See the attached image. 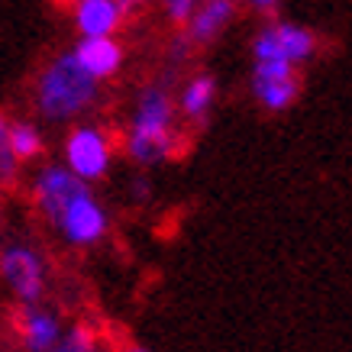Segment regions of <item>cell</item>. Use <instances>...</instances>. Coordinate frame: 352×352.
<instances>
[{
    "instance_id": "cell-16",
    "label": "cell",
    "mask_w": 352,
    "mask_h": 352,
    "mask_svg": "<svg viewBox=\"0 0 352 352\" xmlns=\"http://www.w3.org/2000/svg\"><path fill=\"white\" fill-rule=\"evenodd\" d=\"M97 349V336L91 327H85V323H75L72 330L62 333V340L55 342L49 352H94Z\"/></svg>"
},
{
    "instance_id": "cell-17",
    "label": "cell",
    "mask_w": 352,
    "mask_h": 352,
    "mask_svg": "<svg viewBox=\"0 0 352 352\" xmlns=\"http://www.w3.org/2000/svg\"><path fill=\"white\" fill-rule=\"evenodd\" d=\"M298 68L291 62H252V75L249 78H258V81H285V78H294Z\"/></svg>"
},
{
    "instance_id": "cell-24",
    "label": "cell",
    "mask_w": 352,
    "mask_h": 352,
    "mask_svg": "<svg viewBox=\"0 0 352 352\" xmlns=\"http://www.w3.org/2000/svg\"><path fill=\"white\" fill-rule=\"evenodd\" d=\"M0 217H3V204H0Z\"/></svg>"
},
{
    "instance_id": "cell-10",
    "label": "cell",
    "mask_w": 352,
    "mask_h": 352,
    "mask_svg": "<svg viewBox=\"0 0 352 352\" xmlns=\"http://www.w3.org/2000/svg\"><path fill=\"white\" fill-rule=\"evenodd\" d=\"M236 20V0H201L194 16L184 26V39L191 45H210Z\"/></svg>"
},
{
    "instance_id": "cell-23",
    "label": "cell",
    "mask_w": 352,
    "mask_h": 352,
    "mask_svg": "<svg viewBox=\"0 0 352 352\" xmlns=\"http://www.w3.org/2000/svg\"><path fill=\"white\" fill-rule=\"evenodd\" d=\"M123 3H126V10H129V7H139V3H146V0H123Z\"/></svg>"
},
{
    "instance_id": "cell-20",
    "label": "cell",
    "mask_w": 352,
    "mask_h": 352,
    "mask_svg": "<svg viewBox=\"0 0 352 352\" xmlns=\"http://www.w3.org/2000/svg\"><path fill=\"white\" fill-rule=\"evenodd\" d=\"M249 10H256V13H262V16H275L278 13V3L281 0H243Z\"/></svg>"
},
{
    "instance_id": "cell-6",
    "label": "cell",
    "mask_w": 352,
    "mask_h": 352,
    "mask_svg": "<svg viewBox=\"0 0 352 352\" xmlns=\"http://www.w3.org/2000/svg\"><path fill=\"white\" fill-rule=\"evenodd\" d=\"M85 188H91V184L75 178L62 162H43L30 182V197H32V207L39 210V217L45 223H52L55 217L62 214L65 204L72 201L75 194H81Z\"/></svg>"
},
{
    "instance_id": "cell-14",
    "label": "cell",
    "mask_w": 352,
    "mask_h": 352,
    "mask_svg": "<svg viewBox=\"0 0 352 352\" xmlns=\"http://www.w3.org/2000/svg\"><path fill=\"white\" fill-rule=\"evenodd\" d=\"M10 146L20 165L43 159L45 136H43V129H39V123L36 120H10Z\"/></svg>"
},
{
    "instance_id": "cell-21",
    "label": "cell",
    "mask_w": 352,
    "mask_h": 352,
    "mask_svg": "<svg viewBox=\"0 0 352 352\" xmlns=\"http://www.w3.org/2000/svg\"><path fill=\"white\" fill-rule=\"evenodd\" d=\"M123 352H152V349H146V346H129V349H123Z\"/></svg>"
},
{
    "instance_id": "cell-2",
    "label": "cell",
    "mask_w": 352,
    "mask_h": 352,
    "mask_svg": "<svg viewBox=\"0 0 352 352\" xmlns=\"http://www.w3.org/2000/svg\"><path fill=\"white\" fill-rule=\"evenodd\" d=\"M175 97L162 81L146 85L136 94L129 129L123 136V152L139 168H155L168 162L178 149V133H175Z\"/></svg>"
},
{
    "instance_id": "cell-22",
    "label": "cell",
    "mask_w": 352,
    "mask_h": 352,
    "mask_svg": "<svg viewBox=\"0 0 352 352\" xmlns=\"http://www.w3.org/2000/svg\"><path fill=\"white\" fill-rule=\"evenodd\" d=\"M55 3H58V7H75L78 0H55Z\"/></svg>"
},
{
    "instance_id": "cell-18",
    "label": "cell",
    "mask_w": 352,
    "mask_h": 352,
    "mask_svg": "<svg viewBox=\"0 0 352 352\" xmlns=\"http://www.w3.org/2000/svg\"><path fill=\"white\" fill-rule=\"evenodd\" d=\"M197 3H201V0H162L165 16H168L175 26H188V20H191L194 10H197Z\"/></svg>"
},
{
    "instance_id": "cell-19",
    "label": "cell",
    "mask_w": 352,
    "mask_h": 352,
    "mask_svg": "<svg viewBox=\"0 0 352 352\" xmlns=\"http://www.w3.org/2000/svg\"><path fill=\"white\" fill-rule=\"evenodd\" d=\"M129 194H133V201H139V204H146L152 197V184H149V178H133V184H129Z\"/></svg>"
},
{
    "instance_id": "cell-7",
    "label": "cell",
    "mask_w": 352,
    "mask_h": 352,
    "mask_svg": "<svg viewBox=\"0 0 352 352\" xmlns=\"http://www.w3.org/2000/svg\"><path fill=\"white\" fill-rule=\"evenodd\" d=\"M75 58L81 62L87 75L94 78L97 85H104L110 78L120 75V68L126 62V49L117 36H97V39H78L75 43Z\"/></svg>"
},
{
    "instance_id": "cell-13",
    "label": "cell",
    "mask_w": 352,
    "mask_h": 352,
    "mask_svg": "<svg viewBox=\"0 0 352 352\" xmlns=\"http://www.w3.org/2000/svg\"><path fill=\"white\" fill-rule=\"evenodd\" d=\"M275 30H278V43H281V52L288 58L294 68L304 62H310L317 55V32L310 26H300V23H291V20H275Z\"/></svg>"
},
{
    "instance_id": "cell-1",
    "label": "cell",
    "mask_w": 352,
    "mask_h": 352,
    "mask_svg": "<svg viewBox=\"0 0 352 352\" xmlns=\"http://www.w3.org/2000/svg\"><path fill=\"white\" fill-rule=\"evenodd\" d=\"M100 85L87 75L72 49L55 52L32 78V110L45 123H72L97 104Z\"/></svg>"
},
{
    "instance_id": "cell-15",
    "label": "cell",
    "mask_w": 352,
    "mask_h": 352,
    "mask_svg": "<svg viewBox=\"0 0 352 352\" xmlns=\"http://www.w3.org/2000/svg\"><path fill=\"white\" fill-rule=\"evenodd\" d=\"M20 182V162L10 146V117L0 110V188H13Z\"/></svg>"
},
{
    "instance_id": "cell-12",
    "label": "cell",
    "mask_w": 352,
    "mask_h": 352,
    "mask_svg": "<svg viewBox=\"0 0 352 352\" xmlns=\"http://www.w3.org/2000/svg\"><path fill=\"white\" fill-rule=\"evenodd\" d=\"M249 94L258 100V107L268 113H285L298 104L300 97V78H285V81H258L249 78Z\"/></svg>"
},
{
    "instance_id": "cell-11",
    "label": "cell",
    "mask_w": 352,
    "mask_h": 352,
    "mask_svg": "<svg viewBox=\"0 0 352 352\" xmlns=\"http://www.w3.org/2000/svg\"><path fill=\"white\" fill-rule=\"evenodd\" d=\"M214 104H217V78L201 72V75H194L188 85L182 87V94L175 100V107L182 113L188 123L194 126H207V120L214 113Z\"/></svg>"
},
{
    "instance_id": "cell-25",
    "label": "cell",
    "mask_w": 352,
    "mask_h": 352,
    "mask_svg": "<svg viewBox=\"0 0 352 352\" xmlns=\"http://www.w3.org/2000/svg\"><path fill=\"white\" fill-rule=\"evenodd\" d=\"M94 352H97V349H94Z\"/></svg>"
},
{
    "instance_id": "cell-4",
    "label": "cell",
    "mask_w": 352,
    "mask_h": 352,
    "mask_svg": "<svg viewBox=\"0 0 352 352\" xmlns=\"http://www.w3.org/2000/svg\"><path fill=\"white\" fill-rule=\"evenodd\" d=\"M0 281L7 285L13 298L23 307L30 304H43L45 288H49V265L45 256L32 243L13 239L0 249Z\"/></svg>"
},
{
    "instance_id": "cell-9",
    "label": "cell",
    "mask_w": 352,
    "mask_h": 352,
    "mask_svg": "<svg viewBox=\"0 0 352 352\" xmlns=\"http://www.w3.org/2000/svg\"><path fill=\"white\" fill-rule=\"evenodd\" d=\"M16 327H20V340L26 352H49L65 333L62 317L55 310H49L45 304L23 307L20 317H16Z\"/></svg>"
},
{
    "instance_id": "cell-8",
    "label": "cell",
    "mask_w": 352,
    "mask_h": 352,
    "mask_svg": "<svg viewBox=\"0 0 352 352\" xmlns=\"http://www.w3.org/2000/svg\"><path fill=\"white\" fill-rule=\"evenodd\" d=\"M123 20H126V3L123 0H78L72 7V23L78 30V39L117 36Z\"/></svg>"
},
{
    "instance_id": "cell-5",
    "label": "cell",
    "mask_w": 352,
    "mask_h": 352,
    "mask_svg": "<svg viewBox=\"0 0 352 352\" xmlns=\"http://www.w3.org/2000/svg\"><path fill=\"white\" fill-rule=\"evenodd\" d=\"M49 226L72 249H91L110 233V214L107 207L97 201V194L91 188H85L81 194H75L72 201L65 204L62 214L55 217Z\"/></svg>"
},
{
    "instance_id": "cell-3",
    "label": "cell",
    "mask_w": 352,
    "mask_h": 352,
    "mask_svg": "<svg viewBox=\"0 0 352 352\" xmlns=\"http://www.w3.org/2000/svg\"><path fill=\"white\" fill-rule=\"evenodd\" d=\"M62 165L85 184L104 182L113 168V139L97 123H75L62 139Z\"/></svg>"
}]
</instances>
